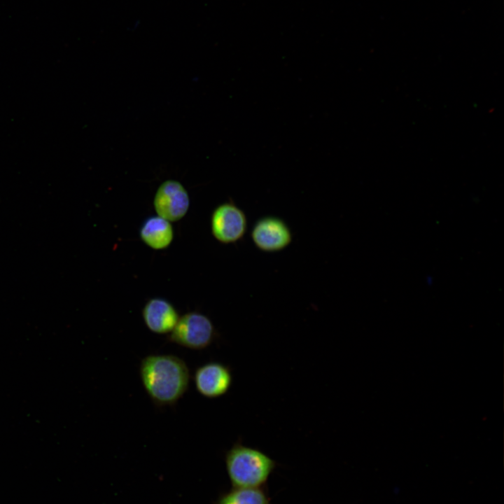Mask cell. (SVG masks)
Masks as SVG:
<instances>
[{
	"mask_svg": "<svg viewBox=\"0 0 504 504\" xmlns=\"http://www.w3.org/2000/svg\"><path fill=\"white\" fill-rule=\"evenodd\" d=\"M197 391L208 398L224 396L232 384V374L229 366L219 362H210L199 367L195 374Z\"/></svg>",
	"mask_w": 504,
	"mask_h": 504,
	"instance_id": "7",
	"label": "cell"
},
{
	"mask_svg": "<svg viewBox=\"0 0 504 504\" xmlns=\"http://www.w3.org/2000/svg\"><path fill=\"white\" fill-rule=\"evenodd\" d=\"M210 224L213 237L223 244H235L242 240L248 228L244 211L230 200L218 204L214 209Z\"/></svg>",
	"mask_w": 504,
	"mask_h": 504,
	"instance_id": "4",
	"label": "cell"
},
{
	"mask_svg": "<svg viewBox=\"0 0 504 504\" xmlns=\"http://www.w3.org/2000/svg\"><path fill=\"white\" fill-rule=\"evenodd\" d=\"M169 333L170 342L191 349L206 348L217 335L211 319L197 312H188L179 317Z\"/></svg>",
	"mask_w": 504,
	"mask_h": 504,
	"instance_id": "3",
	"label": "cell"
},
{
	"mask_svg": "<svg viewBox=\"0 0 504 504\" xmlns=\"http://www.w3.org/2000/svg\"><path fill=\"white\" fill-rule=\"evenodd\" d=\"M141 241L155 250L167 248L174 239V229L171 223L159 216L148 218L143 223L140 231Z\"/></svg>",
	"mask_w": 504,
	"mask_h": 504,
	"instance_id": "9",
	"label": "cell"
},
{
	"mask_svg": "<svg viewBox=\"0 0 504 504\" xmlns=\"http://www.w3.org/2000/svg\"><path fill=\"white\" fill-rule=\"evenodd\" d=\"M142 316L147 328L158 334L171 332L179 318L176 308L167 300L160 298L150 299L146 303Z\"/></svg>",
	"mask_w": 504,
	"mask_h": 504,
	"instance_id": "8",
	"label": "cell"
},
{
	"mask_svg": "<svg viewBox=\"0 0 504 504\" xmlns=\"http://www.w3.org/2000/svg\"><path fill=\"white\" fill-rule=\"evenodd\" d=\"M251 239L257 249L265 253H277L286 249L293 241L290 226L281 218L267 215L253 223Z\"/></svg>",
	"mask_w": 504,
	"mask_h": 504,
	"instance_id": "5",
	"label": "cell"
},
{
	"mask_svg": "<svg viewBox=\"0 0 504 504\" xmlns=\"http://www.w3.org/2000/svg\"><path fill=\"white\" fill-rule=\"evenodd\" d=\"M225 464L232 484L237 488H259L275 466L267 454L239 442L227 451Z\"/></svg>",
	"mask_w": 504,
	"mask_h": 504,
	"instance_id": "2",
	"label": "cell"
},
{
	"mask_svg": "<svg viewBox=\"0 0 504 504\" xmlns=\"http://www.w3.org/2000/svg\"><path fill=\"white\" fill-rule=\"evenodd\" d=\"M189 375L186 363L173 355H150L140 365V376L147 393L161 406L173 405L183 396L188 387Z\"/></svg>",
	"mask_w": 504,
	"mask_h": 504,
	"instance_id": "1",
	"label": "cell"
},
{
	"mask_svg": "<svg viewBox=\"0 0 504 504\" xmlns=\"http://www.w3.org/2000/svg\"><path fill=\"white\" fill-rule=\"evenodd\" d=\"M189 195L184 186L178 181L169 179L158 188L153 206L158 216L169 220L181 219L188 211Z\"/></svg>",
	"mask_w": 504,
	"mask_h": 504,
	"instance_id": "6",
	"label": "cell"
},
{
	"mask_svg": "<svg viewBox=\"0 0 504 504\" xmlns=\"http://www.w3.org/2000/svg\"><path fill=\"white\" fill-rule=\"evenodd\" d=\"M218 504H269V501L259 488L234 487L219 500Z\"/></svg>",
	"mask_w": 504,
	"mask_h": 504,
	"instance_id": "10",
	"label": "cell"
}]
</instances>
